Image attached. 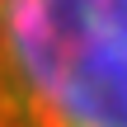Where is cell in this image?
<instances>
[{"label": "cell", "instance_id": "1", "mask_svg": "<svg viewBox=\"0 0 127 127\" xmlns=\"http://www.w3.org/2000/svg\"><path fill=\"white\" fill-rule=\"evenodd\" d=\"M0 127H127V0H0Z\"/></svg>", "mask_w": 127, "mask_h": 127}]
</instances>
